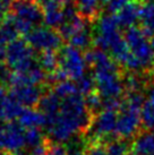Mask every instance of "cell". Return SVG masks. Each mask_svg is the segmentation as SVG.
Listing matches in <instances>:
<instances>
[{"label": "cell", "instance_id": "7", "mask_svg": "<svg viewBox=\"0 0 154 155\" xmlns=\"http://www.w3.org/2000/svg\"><path fill=\"white\" fill-rule=\"evenodd\" d=\"M58 57H59V67L66 73L68 78L77 81L78 78L85 75L87 64L84 54L81 53V50H78L70 44L62 45V48L58 51Z\"/></svg>", "mask_w": 154, "mask_h": 155}, {"label": "cell", "instance_id": "3", "mask_svg": "<svg viewBox=\"0 0 154 155\" xmlns=\"http://www.w3.org/2000/svg\"><path fill=\"white\" fill-rule=\"evenodd\" d=\"M6 64L13 73H25L38 64L35 49L26 40H14L6 48Z\"/></svg>", "mask_w": 154, "mask_h": 155}, {"label": "cell", "instance_id": "31", "mask_svg": "<svg viewBox=\"0 0 154 155\" xmlns=\"http://www.w3.org/2000/svg\"><path fill=\"white\" fill-rule=\"evenodd\" d=\"M0 155H24V154L21 153V152H19V153H16V154H10V153H6V152H1Z\"/></svg>", "mask_w": 154, "mask_h": 155}, {"label": "cell", "instance_id": "24", "mask_svg": "<svg viewBox=\"0 0 154 155\" xmlns=\"http://www.w3.org/2000/svg\"><path fill=\"white\" fill-rule=\"evenodd\" d=\"M142 122L146 129H153L154 127V107L150 102H145L141 111Z\"/></svg>", "mask_w": 154, "mask_h": 155}, {"label": "cell", "instance_id": "2", "mask_svg": "<svg viewBox=\"0 0 154 155\" xmlns=\"http://www.w3.org/2000/svg\"><path fill=\"white\" fill-rule=\"evenodd\" d=\"M8 15L18 33L25 36L44 22V15L38 0H14L9 6Z\"/></svg>", "mask_w": 154, "mask_h": 155}, {"label": "cell", "instance_id": "5", "mask_svg": "<svg viewBox=\"0 0 154 155\" xmlns=\"http://www.w3.org/2000/svg\"><path fill=\"white\" fill-rule=\"evenodd\" d=\"M124 36L130 51L141 61L144 70L154 71V50L143 31L134 25L126 30Z\"/></svg>", "mask_w": 154, "mask_h": 155}, {"label": "cell", "instance_id": "22", "mask_svg": "<svg viewBox=\"0 0 154 155\" xmlns=\"http://www.w3.org/2000/svg\"><path fill=\"white\" fill-rule=\"evenodd\" d=\"M45 140H47V138L43 136L40 128H27L25 130L26 146L34 148L38 145H42Z\"/></svg>", "mask_w": 154, "mask_h": 155}, {"label": "cell", "instance_id": "20", "mask_svg": "<svg viewBox=\"0 0 154 155\" xmlns=\"http://www.w3.org/2000/svg\"><path fill=\"white\" fill-rule=\"evenodd\" d=\"M52 91L56 93L60 99H66L68 96H72L74 94L79 93L77 90L76 83H73L70 81H64V82H59L55 84L52 86Z\"/></svg>", "mask_w": 154, "mask_h": 155}, {"label": "cell", "instance_id": "35", "mask_svg": "<svg viewBox=\"0 0 154 155\" xmlns=\"http://www.w3.org/2000/svg\"><path fill=\"white\" fill-rule=\"evenodd\" d=\"M152 130H153V131H154V127H153V129H152Z\"/></svg>", "mask_w": 154, "mask_h": 155}, {"label": "cell", "instance_id": "16", "mask_svg": "<svg viewBox=\"0 0 154 155\" xmlns=\"http://www.w3.org/2000/svg\"><path fill=\"white\" fill-rule=\"evenodd\" d=\"M100 0H75L78 14L89 22L96 21L100 17Z\"/></svg>", "mask_w": 154, "mask_h": 155}, {"label": "cell", "instance_id": "6", "mask_svg": "<svg viewBox=\"0 0 154 155\" xmlns=\"http://www.w3.org/2000/svg\"><path fill=\"white\" fill-rule=\"evenodd\" d=\"M25 40L31 44V47L38 51H59L62 48L64 38L61 36L59 31L52 28L50 26H36L34 30L31 31L25 36Z\"/></svg>", "mask_w": 154, "mask_h": 155}, {"label": "cell", "instance_id": "34", "mask_svg": "<svg viewBox=\"0 0 154 155\" xmlns=\"http://www.w3.org/2000/svg\"><path fill=\"white\" fill-rule=\"evenodd\" d=\"M121 155H133V154H132V152H128V153H125V154H121Z\"/></svg>", "mask_w": 154, "mask_h": 155}, {"label": "cell", "instance_id": "23", "mask_svg": "<svg viewBox=\"0 0 154 155\" xmlns=\"http://www.w3.org/2000/svg\"><path fill=\"white\" fill-rule=\"evenodd\" d=\"M75 82H76L77 90L79 92V94H82V95H87L89 93L96 90L94 77L84 75V76H82L81 78H78Z\"/></svg>", "mask_w": 154, "mask_h": 155}, {"label": "cell", "instance_id": "19", "mask_svg": "<svg viewBox=\"0 0 154 155\" xmlns=\"http://www.w3.org/2000/svg\"><path fill=\"white\" fill-rule=\"evenodd\" d=\"M23 110H24L23 105L14 99L13 96H10V95L6 96V100H5V117H6L7 122L19 118Z\"/></svg>", "mask_w": 154, "mask_h": 155}, {"label": "cell", "instance_id": "30", "mask_svg": "<svg viewBox=\"0 0 154 155\" xmlns=\"http://www.w3.org/2000/svg\"><path fill=\"white\" fill-rule=\"evenodd\" d=\"M146 92H147V96H149V100H150V103L154 107V83L149 86Z\"/></svg>", "mask_w": 154, "mask_h": 155}, {"label": "cell", "instance_id": "25", "mask_svg": "<svg viewBox=\"0 0 154 155\" xmlns=\"http://www.w3.org/2000/svg\"><path fill=\"white\" fill-rule=\"evenodd\" d=\"M45 155H69L67 147L60 143H51L50 139L47 142V154Z\"/></svg>", "mask_w": 154, "mask_h": 155}, {"label": "cell", "instance_id": "17", "mask_svg": "<svg viewBox=\"0 0 154 155\" xmlns=\"http://www.w3.org/2000/svg\"><path fill=\"white\" fill-rule=\"evenodd\" d=\"M38 62L47 74L55 73L59 68L58 51H52V50L41 51L38 56Z\"/></svg>", "mask_w": 154, "mask_h": 155}, {"label": "cell", "instance_id": "1", "mask_svg": "<svg viewBox=\"0 0 154 155\" xmlns=\"http://www.w3.org/2000/svg\"><path fill=\"white\" fill-rule=\"evenodd\" d=\"M94 116L89 110L85 99L77 93L61 100L59 113L47 118V130L55 143H66L77 134H86Z\"/></svg>", "mask_w": 154, "mask_h": 155}, {"label": "cell", "instance_id": "12", "mask_svg": "<svg viewBox=\"0 0 154 155\" xmlns=\"http://www.w3.org/2000/svg\"><path fill=\"white\" fill-rule=\"evenodd\" d=\"M142 2L139 0H132L128 5H126L120 12L115 14L117 22L120 27H132L135 25V23L139 19V13H141Z\"/></svg>", "mask_w": 154, "mask_h": 155}, {"label": "cell", "instance_id": "33", "mask_svg": "<svg viewBox=\"0 0 154 155\" xmlns=\"http://www.w3.org/2000/svg\"><path fill=\"white\" fill-rule=\"evenodd\" d=\"M151 44H152V48H153V50H154V36L152 38V40H151Z\"/></svg>", "mask_w": 154, "mask_h": 155}, {"label": "cell", "instance_id": "11", "mask_svg": "<svg viewBox=\"0 0 154 155\" xmlns=\"http://www.w3.org/2000/svg\"><path fill=\"white\" fill-rule=\"evenodd\" d=\"M133 155H154V131L151 129H141L134 136L130 145Z\"/></svg>", "mask_w": 154, "mask_h": 155}, {"label": "cell", "instance_id": "29", "mask_svg": "<svg viewBox=\"0 0 154 155\" xmlns=\"http://www.w3.org/2000/svg\"><path fill=\"white\" fill-rule=\"evenodd\" d=\"M47 142H48V139L43 143L42 145H38V146L32 148L30 155H45L47 154Z\"/></svg>", "mask_w": 154, "mask_h": 155}, {"label": "cell", "instance_id": "13", "mask_svg": "<svg viewBox=\"0 0 154 155\" xmlns=\"http://www.w3.org/2000/svg\"><path fill=\"white\" fill-rule=\"evenodd\" d=\"M60 107L61 99L53 91H47L38 101V110L42 112L45 118H51L59 113Z\"/></svg>", "mask_w": 154, "mask_h": 155}, {"label": "cell", "instance_id": "28", "mask_svg": "<svg viewBox=\"0 0 154 155\" xmlns=\"http://www.w3.org/2000/svg\"><path fill=\"white\" fill-rule=\"evenodd\" d=\"M7 95L5 94L4 90L0 87V126L4 125L6 121V117H5V100H6Z\"/></svg>", "mask_w": 154, "mask_h": 155}, {"label": "cell", "instance_id": "27", "mask_svg": "<svg viewBox=\"0 0 154 155\" xmlns=\"http://www.w3.org/2000/svg\"><path fill=\"white\" fill-rule=\"evenodd\" d=\"M87 155H108L107 148L101 143H91L86 150Z\"/></svg>", "mask_w": 154, "mask_h": 155}, {"label": "cell", "instance_id": "32", "mask_svg": "<svg viewBox=\"0 0 154 155\" xmlns=\"http://www.w3.org/2000/svg\"><path fill=\"white\" fill-rule=\"evenodd\" d=\"M100 1H101V4L102 5H108L111 0H100Z\"/></svg>", "mask_w": 154, "mask_h": 155}, {"label": "cell", "instance_id": "14", "mask_svg": "<svg viewBox=\"0 0 154 155\" xmlns=\"http://www.w3.org/2000/svg\"><path fill=\"white\" fill-rule=\"evenodd\" d=\"M18 121L24 128H41L47 125V118L40 110L26 108L23 110Z\"/></svg>", "mask_w": 154, "mask_h": 155}, {"label": "cell", "instance_id": "8", "mask_svg": "<svg viewBox=\"0 0 154 155\" xmlns=\"http://www.w3.org/2000/svg\"><path fill=\"white\" fill-rule=\"evenodd\" d=\"M26 146L25 130L19 122L8 121L0 126V152L16 154Z\"/></svg>", "mask_w": 154, "mask_h": 155}, {"label": "cell", "instance_id": "21", "mask_svg": "<svg viewBox=\"0 0 154 155\" xmlns=\"http://www.w3.org/2000/svg\"><path fill=\"white\" fill-rule=\"evenodd\" d=\"M85 102L93 116H96L103 110V97L96 90L85 95Z\"/></svg>", "mask_w": 154, "mask_h": 155}, {"label": "cell", "instance_id": "4", "mask_svg": "<svg viewBox=\"0 0 154 155\" xmlns=\"http://www.w3.org/2000/svg\"><path fill=\"white\" fill-rule=\"evenodd\" d=\"M125 69H94L93 77L96 91L103 99L124 97Z\"/></svg>", "mask_w": 154, "mask_h": 155}, {"label": "cell", "instance_id": "36", "mask_svg": "<svg viewBox=\"0 0 154 155\" xmlns=\"http://www.w3.org/2000/svg\"><path fill=\"white\" fill-rule=\"evenodd\" d=\"M83 155H84V154H83Z\"/></svg>", "mask_w": 154, "mask_h": 155}, {"label": "cell", "instance_id": "18", "mask_svg": "<svg viewBox=\"0 0 154 155\" xmlns=\"http://www.w3.org/2000/svg\"><path fill=\"white\" fill-rule=\"evenodd\" d=\"M68 41L70 45L75 47L76 49L86 51L93 45V31H91L90 27L87 26L84 30H82L81 32L72 36Z\"/></svg>", "mask_w": 154, "mask_h": 155}, {"label": "cell", "instance_id": "26", "mask_svg": "<svg viewBox=\"0 0 154 155\" xmlns=\"http://www.w3.org/2000/svg\"><path fill=\"white\" fill-rule=\"evenodd\" d=\"M132 0H111L109 4L107 5V10L109 14L115 15L118 12H120L124 8L126 5H128Z\"/></svg>", "mask_w": 154, "mask_h": 155}, {"label": "cell", "instance_id": "9", "mask_svg": "<svg viewBox=\"0 0 154 155\" xmlns=\"http://www.w3.org/2000/svg\"><path fill=\"white\" fill-rule=\"evenodd\" d=\"M142 110H136L122 105V109L118 112V120L116 126V137L119 139H129L134 137L141 130Z\"/></svg>", "mask_w": 154, "mask_h": 155}, {"label": "cell", "instance_id": "15", "mask_svg": "<svg viewBox=\"0 0 154 155\" xmlns=\"http://www.w3.org/2000/svg\"><path fill=\"white\" fill-rule=\"evenodd\" d=\"M141 30L147 38L154 36V1L143 4L139 13Z\"/></svg>", "mask_w": 154, "mask_h": 155}, {"label": "cell", "instance_id": "10", "mask_svg": "<svg viewBox=\"0 0 154 155\" xmlns=\"http://www.w3.org/2000/svg\"><path fill=\"white\" fill-rule=\"evenodd\" d=\"M47 86L44 85H32V84H22L10 86V96L18 101L23 107L33 108L38 107V101L42 95L47 92L44 91Z\"/></svg>", "mask_w": 154, "mask_h": 155}]
</instances>
